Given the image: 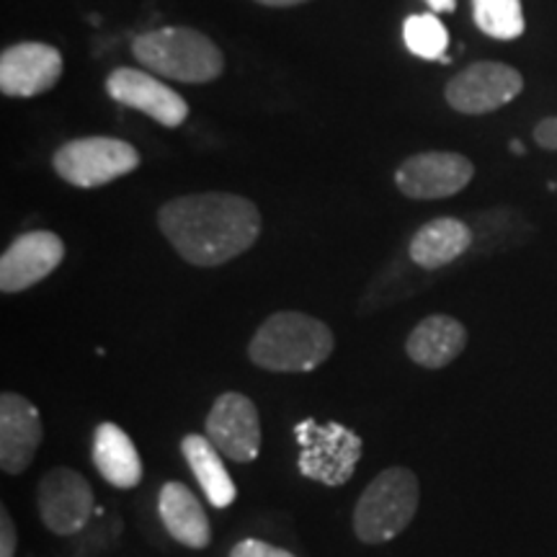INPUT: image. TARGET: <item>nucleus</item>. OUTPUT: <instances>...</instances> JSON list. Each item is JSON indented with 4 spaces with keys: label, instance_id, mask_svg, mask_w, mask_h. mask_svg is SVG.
I'll return each mask as SVG.
<instances>
[{
    "label": "nucleus",
    "instance_id": "15",
    "mask_svg": "<svg viewBox=\"0 0 557 557\" xmlns=\"http://www.w3.org/2000/svg\"><path fill=\"white\" fill-rule=\"evenodd\" d=\"M158 511L171 537L181 542V545L201 549L212 540V529H209L205 508H201L197 496L184 483L171 480V483L160 487Z\"/></svg>",
    "mask_w": 557,
    "mask_h": 557
},
{
    "label": "nucleus",
    "instance_id": "5",
    "mask_svg": "<svg viewBox=\"0 0 557 557\" xmlns=\"http://www.w3.org/2000/svg\"><path fill=\"white\" fill-rule=\"evenodd\" d=\"M295 438L302 449L297 468L305 478L338 487L351 480L357 462L361 459V436L341 423H318L315 418H305L295 426Z\"/></svg>",
    "mask_w": 557,
    "mask_h": 557
},
{
    "label": "nucleus",
    "instance_id": "11",
    "mask_svg": "<svg viewBox=\"0 0 557 557\" xmlns=\"http://www.w3.org/2000/svg\"><path fill=\"white\" fill-rule=\"evenodd\" d=\"M65 259V243L50 230L18 235L0 259V289L16 295L47 278Z\"/></svg>",
    "mask_w": 557,
    "mask_h": 557
},
{
    "label": "nucleus",
    "instance_id": "8",
    "mask_svg": "<svg viewBox=\"0 0 557 557\" xmlns=\"http://www.w3.org/2000/svg\"><path fill=\"white\" fill-rule=\"evenodd\" d=\"M37 506L50 532L73 537L94 517V491L81 472L54 468L39 480Z\"/></svg>",
    "mask_w": 557,
    "mask_h": 557
},
{
    "label": "nucleus",
    "instance_id": "9",
    "mask_svg": "<svg viewBox=\"0 0 557 557\" xmlns=\"http://www.w3.org/2000/svg\"><path fill=\"white\" fill-rule=\"evenodd\" d=\"M472 163L459 152H418L403 160L395 184L410 199H447L472 181Z\"/></svg>",
    "mask_w": 557,
    "mask_h": 557
},
{
    "label": "nucleus",
    "instance_id": "17",
    "mask_svg": "<svg viewBox=\"0 0 557 557\" xmlns=\"http://www.w3.org/2000/svg\"><path fill=\"white\" fill-rule=\"evenodd\" d=\"M472 246V233L462 220L438 218L423 225L410 240V259L421 269H442Z\"/></svg>",
    "mask_w": 557,
    "mask_h": 557
},
{
    "label": "nucleus",
    "instance_id": "21",
    "mask_svg": "<svg viewBox=\"0 0 557 557\" xmlns=\"http://www.w3.org/2000/svg\"><path fill=\"white\" fill-rule=\"evenodd\" d=\"M472 16L478 29L493 39H517L524 34L521 0H472Z\"/></svg>",
    "mask_w": 557,
    "mask_h": 557
},
{
    "label": "nucleus",
    "instance_id": "10",
    "mask_svg": "<svg viewBox=\"0 0 557 557\" xmlns=\"http://www.w3.org/2000/svg\"><path fill=\"white\" fill-rule=\"evenodd\" d=\"M207 438L235 462H253L261 451V421L243 393L220 395L207 416Z\"/></svg>",
    "mask_w": 557,
    "mask_h": 557
},
{
    "label": "nucleus",
    "instance_id": "2",
    "mask_svg": "<svg viewBox=\"0 0 557 557\" xmlns=\"http://www.w3.org/2000/svg\"><path fill=\"white\" fill-rule=\"evenodd\" d=\"M333 333L318 318L284 310L256 331L248 354L256 367L269 372H312L331 357Z\"/></svg>",
    "mask_w": 557,
    "mask_h": 557
},
{
    "label": "nucleus",
    "instance_id": "19",
    "mask_svg": "<svg viewBox=\"0 0 557 557\" xmlns=\"http://www.w3.org/2000/svg\"><path fill=\"white\" fill-rule=\"evenodd\" d=\"M181 451H184L186 462L197 478V483L205 491V496L214 508H227L238 496V487H235L233 478L222 465V451L209 442L207 436L189 434L181 442Z\"/></svg>",
    "mask_w": 557,
    "mask_h": 557
},
{
    "label": "nucleus",
    "instance_id": "14",
    "mask_svg": "<svg viewBox=\"0 0 557 557\" xmlns=\"http://www.w3.org/2000/svg\"><path fill=\"white\" fill-rule=\"evenodd\" d=\"M41 418L29 400L16 393L0 398V468L5 475H21L32 465L41 444Z\"/></svg>",
    "mask_w": 557,
    "mask_h": 557
},
{
    "label": "nucleus",
    "instance_id": "24",
    "mask_svg": "<svg viewBox=\"0 0 557 557\" xmlns=\"http://www.w3.org/2000/svg\"><path fill=\"white\" fill-rule=\"evenodd\" d=\"M534 139H537L540 148L557 150V116H547L534 127Z\"/></svg>",
    "mask_w": 557,
    "mask_h": 557
},
{
    "label": "nucleus",
    "instance_id": "7",
    "mask_svg": "<svg viewBox=\"0 0 557 557\" xmlns=\"http://www.w3.org/2000/svg\"><path fill=\"white\" fill-rule=\"evenodd\" d=\"M524 88L519 70L504 62H475L447 83V103L462 114H487L511 103Z\"/></svg>",
    "mask_w": 557,
    "mask_h": 557
},
{
    "label": "nucleus",
    "instance_id": "13",
    "mask_svg": "<svg viewBox=\"0 0 557 557\" xmlns=\"http://www.w3.org/2000/svg\"><path fill=\"white\" fill-rule=\"evenodd\" d=\"M109 96L122 107L137 109L148 114L163 127H178L189 116V107L181 99L176 90L158 81L156 75L143 73L135 67H120L109 75L107 81Z\"/></svg>",
    "mask_w": 557,
    "mask_h": 557
},
{
    "label": "nucleus",
    "instance_id": "4",
    "mask_svg": "<svg viewBox=\"0 0 557 557\" xmlns=\"http://www.w3.org/2000/svg\"><path fill=\"white\" fill-rule=\"evenodd\" d=\"M418 500H421V487L408 468L380 472L361 493L357 511H354L357 537L367 545H382V542L395 540L413 521Z\"/></svg>",
    "mask_w": 557,
    "mask_h": 557
},
{
    "label": "nucleus",
    "instance_id": "1",
    "mask_svg": "<svg viewBox=\"0 0 557 557\" xmlns=\"http://www.w3.org/2000/svg\"><path fill=\"white\" fill-rule=\"evenodd\" d=\"M160 233L194 267H222L259 240L261 212L238 194H191L165 201L158 212Z\"/></svg>",
    "mask_w": 557,
    "mask_h": 557
},
{
    "label": "nucleus",
    "instance_id": "16",
    "mask_svg": "<svg viewBox=\"0 0 557 557\" xmlns=\"http://www.w3.org/2000/svg\"><path fill=\"white\" fill-rule=\"evenodd\" d=\"M468 346V331L449 315H431L416 325L408 336L406 351L416 364L442 369L455 361Z\"/></svg>",
    "mask_w": 557,
    "mask_h": 557
},
{
    "label": "nucleus",
    "instance_id": "26",
    "mask_svg": "<svg viewBox=\"0 0 557 557\" xmlns=\"http://www.w3.org/2000/svg\"><path fill=\"white\" fill-rule=\"evenodd\" d=\"M261 5H274V9H289V5H299V3H308V0H256Z\"/></svg>",
    "mask_w": 557,
    "mask_h": 557
},
{
    "label": "nucleus",
    "instance_id": "6",
    "mask_svg": "<svg viewBox=\"0 0 557 557\" xmlns=\"http://www.w3.org/2000/svg\"><path fill=\"white\" fill-rule=\"evenodd\" d=\"M54 171L62 181L78 189L107 186L139 165L135 145L116 137H81L70 139L52 158Z\"/></svg>",
    "mask_w": 557,
    "mask_h": 557
},
{
    "label": "nucleus",
    "instance_id": "27",
    "mask_svg": "<svg viewBox=\"0 0 557 557\" xmlns=\"http://www.w3.org/2000/svg\"><path fill=\"white\" fill-rule=\"evenodd\" d=\"M508 148H511L513 156H527V148L521 145V139H511V143H508Z\"/></svg>",
    "mask_w": 557,
    "mask_h": 557
},
{
    "label": "nucleus",
    "instance_id": "22",
    "mask_svg": "<svg viewBox=\"0 0 557 557\" xmlns=\"http://www.w3.org/2000/svg\"><path fill=\"white\" fill-rule=\"evenodd\" d=\"M230 557H295L287 549L282 547H274L269 545V542H261V540H243L238 545L233 547V553Z\"/></svg>",
    "mask_w": 557,
    "mask_h": 557
},
{
    "label": "nucleus",
    "instance_id": "18",
    "mask_svg": "<svg viewBox=\"0 0 557 557\" xmlns=\"http://www.w3.org/2000/svg\"><path fill=\"white\" fill-rule=\"evenodd\" d=\"M94 465L107 483L122 487V491L137 487L143 480V462H139L135 444L116 423H101L96 429Z\"/></svg>",
    "mask_w": 557,
    "mask_h": 557
},
{
    "label": "nucleus",
    "instance_id": "23",
    "mask_svg": "<svg viewBox=\"0 0 557 557\" xmlns=\"http://www.w3.org/2000/svg\"><path fill=\"white\" fill-rule=\"evenodd\" d=\"M16 553V527H13V519L9 508L0 511V557H13Z\"/></svg>",
    "mask_w": 557,
    "mask_h": 557
},
{
    "label": "nucleus",
    "instance_id": "3",
    "mask_svg": "<svg viewBox=\"0 0 557 557\" xmlns=\"http://www.w3.org/2000/svg\"><path fill=\"white\" fill-rule=\"evenodd\" d=\"M132 52L150 73L178 83H209L225 67L220 47L189 26L145 32L132 41Z\"/></svg>",
    "mask_w": 557,
    "mask_h": 557
},
{
    "label": "nucleus",
    "instance_id": "20",
    "mask_svg": "<svg viewBox=\"0 0 557 557\" xmlns=\"http://www.w3.org/2000/svg\"><path fill=\"white\" fill-rule=\"evenodd\" d=\"M403 41L408 52L421 60H447L449 32L434 13H416L403 24Z\"/></svg>",
    "mask_w": 557,
    "mask_h": 557
},
{
    "label": "nucleus",
    "instance_id": "25",
    "mask_svg": "<svg viewBox=\"0 0 557 557\" xmlns=\"http://www.w3.org/2000/svg\"><path fill=\"white\" fill-rule=\"evenodd\" d=\"M426 3H429L431 9H434L436 13H449V11H455L457 0H426Z\"/></svg>",
    "mask_w": 557,
    "mask_h": 557
},
{
    "label": "nucleus",
    "instance_id": "12",
    "mask_svg": "<svg viewBox=\"0 0 557 557\" xmlns=\"http://www.w3.org/2000/svg\"><path fill=\"white\" fill-rule=\"evenodd\" d=\"M62 54L45 41H21L0 54V90L11 99H32L58 86Z\"/></svg>",
    "mask_w": 557,
    "mask_h": 557
}]
</instances>
